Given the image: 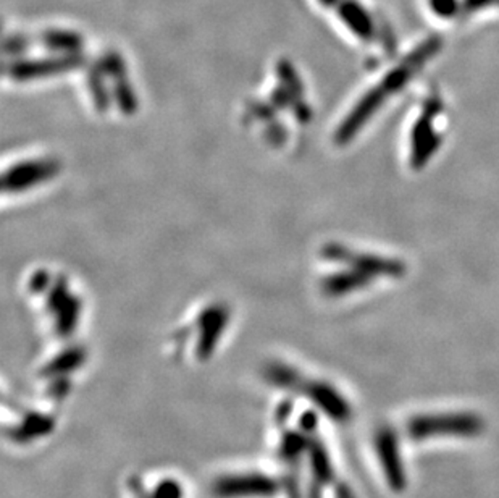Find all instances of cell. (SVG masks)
I'll list each match as a JSON object with an SVG mask.
<instances>
[{
	"label": "cell",
	"mask_w": 499,
	"mask_h": 498,
	"mask_svg": "<svg viewBox=\"0 0 499 498\" xmlns=\"http://www.w3.org/2000/svg\"><path fill=\"white\" fill-rule=\"evenodd\" d=\"M263 377L273 387L296 392L331 419H347L349 408L346 400L329 382L307 377L285 363L267 364V367L263 369Z\"/></svg>",
	"instance_id": "obj_4"
},
{
	"label": "cell",
	"mask_w": 499,
	"mask_h": 498,
	"mask_svg": "<svg viewBox=\"0 0 499 498\" xmlns=\"http://www.w3.org/2000/svg\"><path fill=\"white\" fill-rule=\"evenodd\" d=\"M229 317V311L223 306H213L211 309L204 311L203 316L199 317L201 333L195 345V356L201 361H205L213 355L223 332L227 329Z\"/></svg>",
	"instance_id": "obj_8"
},
{
	"label": "cell",
	"mask_w": 499,
	"mask_h": 498,
	"mask_svg": "<svg viewBox=\"0 0 499 498\" xmlns=\"http://www.w3.org/2000/svg\"><path fill=\"white\" fill-rule=\"evenodd\" d=\"M55 316V332L60 337H67L75 327H77L78 319H79V300L75 296H70L67 303L63 304L57 311Z\"/></svg>",
	"instance_id": "obj_13"
},
{
	"label": "cell",
	"mask_w": 499,
	"mask_h": 498,
	"mask_svg": "<svg viewBox=\"0 0 499 498\" xmlns=\"http://www.w3.org/2000/svg\"><path fill=\"white\" fill-rule=\"evenodd\" d=\"M60 172V162L55 159L20 162L10 167L4 175V191L17 193L31 186L54 178Z\"/></svg>",
	"instance_id": "obj_6"
},
{
	"label": "cell",
	"mask_w": 499,
	"mask_h": 498,
	"mask_svg": "<svg viewBox=\"0 0 499 498\" xmlns=\"http://www.w3.org/2000/svg\"><path fill=\"white\" fill-rule=\"evenodd\" d=\"M322 254L330 262H341L349 266L347 271L331 274L322 280L323 293L329 296L354 293L380 280H403L409 271L407 262L403 257L389 254L353 251L339 245L327 246Z\"/></svg>",
	"instance_id": "obj_2"
},
{
	"label": "cell",
	"mask_w": 499,
	"mask_h": 498,
	"mask_svg": "<svg viewBox=\"0 0 499 498\" xmlns=\"http://www.w3.org/2000/svg\"><path fill=\"white\" fill-rule=\"evenodd\" d=\"M55 431L54 414L41 411H26L20 414V421L7 429L12 443L29 445L34 440H43Z\"/></svg>",
	"instance_id": "obj_9"
},
{
	"label": "cell",
	"mask_w": 499,
	"mask_h": 498,
	"mask_svg": "<svg viewBox=\"0 0 499 498\" xmlns=\"http://www.w3.org/2000/svg\"><path fill=\"white\" fill-rule=\"evenodd\" d=\"M85 60L79 54H67L55 59L28 60V62H17L13 65L5 68V73L12 76L17 81H29L34 78L43 76L57 75L63 72H70L79 67Z\"/></svg>",
	"instance_id": "obj_7"
},
{
	"label": "cell",
	"mask_w": 499,
	"mask_h": 498,
	"mask_svg": "<svg viewBox=\"0 0 499 498\" xmlns=\"http://www.w3.org/2000/svg\"><path fill=\"white\" fill-rule=\"evenodd\" d=\"M129 490L136 498H187V490L183 482L177 477H159L151 487H146L141 482H129Z\"/></svg>",
	"instance_id": "obj_12"
},
{
	"label": "cell",
	"mask_w": 499,
	"mask_h": 498,
	"mask_svg": "<svg viewBox=\"0 0 499 498\" xmlns=\"http://www.w3.org/2000/svg\"><path fill=\"white\" fill-rule=\"evenodd\" d=\"M287 490V481L265 471L245 469L219 474L211 482L213 498H277Z\"/></svg>",
	"instance_id": "obj_5"
},
{
	"label": "cell",
	"mask_w": 499,
	"mask_h": 498,
	"mask_svg": "<svg viewBox=\"0 0 499 498\" xmlns=\"http://www.w3.org/2000/svg\"><path fill=\"white\" fill-rule=\"evenodd\" d=\"M89 88L93 93L94 104L99 110L107 109L109 104V96L105 93V88L102 85V80L99 76H93V80L89 78Z\"/></svg>",
	"instance_id": "obj_16"
},
{
	"label": "cell",
	"mask_w": 499,
	"mask_h": 498,
	"mask_svg": "<svg viewBox=\"0 0 499 498\" xmlns=\"http://www.w3.org/2000/svg\"><path fill=\"white\" fill-rule=\"evenodd\" d=\"M85 361V348H68L67 351L60 353L46 364L39 374H41L43 379L54 380V382H68L70 374L81 369Z\"/></svg>",
	"instance_id": "obj_11"
},
{
	"label": "cell",
	"mask_w": 499,
	"mask_h": 498,
	"mask_svg": "<svg viewBox=\"0 0 499 498\" xmlns=\"http://www.w3.org/2000/svg\"><path fill=\"white\" fill-rule=\"evenodd\" d=\"M46 280H47V274L46 272H39L34 275L33 280H31V288L34 291H43L46 288Z\"/></svg>",
	"instance_id": "obj_17"
},
{
	"label": "cell",
	"mask_w": 499,
	"mask_h": 498,
	"mask_svg": "<svg viewBox=\"0 0 499 498\" xmlns=\"http://www.w3.org/2000/svg\"><path fill=\"white\" fill-rule=\"evenodd\" d=\"M441 46L440 38L430 36L391 65L388 72L383 73L380 80L370 86L357 99L354 107L347 112L335 131V143L338 146L351 143L361 130L367 127L383 107H387V104L407 91L409 86L414 85L415 78L420 76L425 67L438 55Z\"/></svg>",
	"instance_id": "obj_1"
},
{
	"label": "cell",
	"mask_w": 499,
	"mask_h": 498,
	"mask_svg": "<svg viewBox=\"0 0 499 498\" xmlns=\"http://www.w3.org/2000/svg\"><path fill=\"white\" fill-rule=\"evenodd\" d=\"M325 5H333V4H337V0H322Z\"/></svg>",
	"instance_id": "obj_18"
},
{
	"label": "cell",
	"mask_w": 499,
	"mask_h": 498,
	"mask_svg": "<svg viewBox=\"0 0 499 498\" xmlns=\"http://www.w3.org/2000/svg\"><path fill=\"white\" fill-rule=\"evenodd\" d=\"M339 17L359 39L372 43L377 38V23L373 21L370 13L355 0H346L339 5Z\"/></svg>",
	"instance_id": "obj_10"
},
{
	"label": "cell",
	"mask_w": 499,
	"mask_h": 498,
	"mask_svg": "<svg viewBox=\"0 0 499 498\" xmlns=\"http://www.w3.org/2000/svg\"><path fill=\"white\" fill-rule=\"evenodd\" d=\"M430 9L437 17L453 18L461 12L459 0H430Z\"/></svg>",
	"instance_id": "obj_15"
},
{
	"label": "cell",
	"mask_w": 499,
	"mask_h": 498,
	"mask_svg": "<svg viewBox=\"0 0 499 498\" xmlns=\"http://www.w3.org/2000/svg\"><path fill=\"white\" fill-rule=\"evenodd\" d=\"M117 81H119V85L115 88V97L119 102L120 109L127 112V114L135 112L136 97L131 86L128 85L127 80H123V76H119Z\"/></svg>",
	"instance_id": "obj_14"
},
{
	"label": "cell",
	"mask_w": 499,
	"mask_h": 498,
	"mask_svg": "<svg viewBox=\"0 0 499 498\" xmlns=\"http://www.w3.org/2000/svg\"><path fill=\"white\" fill-rule=\"evenodd\" d=\"M448 104L438 93L422 97L407 122L404 161L412 172H420L441 151L448 133Z\"/></svg>",
	"instance_id": "obj_3"
}]
</instances>
